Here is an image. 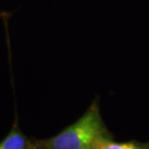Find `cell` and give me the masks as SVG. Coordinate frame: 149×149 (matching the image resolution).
<instances>
[{
	"instance_id": "obj_3",
	"label": "cell",
	"mask_w": 149,
	"mask_h": 149,
	"mask_svg": "<svg viewBox=\"0 0 149 149\" xmlns=\"http://www.w3.org/2000/svg\"><path fill=\"white\" fill-rule=\"evenodd\" d=\"M94 149H149V142L142 143L131 140L118 143L113 140V137H109L100 140Z\"/></svg>"
},
{
	"instance_id": "obj_1",
	"label": "cell",
	"mask_w": 149,
	"mask_h": 149,
	"mask_svg": "<svg viewBox=\"0 0 149 149\" xmlns=\"http://www.w3.org/2000/svg\"><path fill=\"white\" fill-rule=\"evenodd\" d=\"M113 137L101 117L96 97L81 117L58 134L35 140L36 149H94L101 139Z\"/></svg>"
},
{
	"instance_id": "obj_2",
	"label": "cell",
	"mask_w": 149,
	"mask_h": 149,
	"mask_svg": "<svg viewBox=\"0 0 149 149\" xmlns=\"http://www.w3.org/2000/svg\"><path fill=\"white\" fill-rule=\"evenodd\" d=\"M35 140V138H29L22 133L15 109L14 122L9 133L0 141V149H36Z\"/></svg>"
}]
</instances>
